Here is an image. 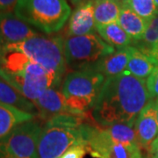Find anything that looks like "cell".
<instances>
[{
  "mask_svg": "<svg viewBox=\"0 0 158 158\" xmlns=\"http://www.w3.org/2000/svg\"><path fill=\"white\" fill-rule=\"evenodd\" d=\"M67 68L62 37L38 34L0 48V78L32 102L61 85Z\"/></svg>",
  "mask_w": 158,
  "mask_h": 158,
  "instance_id": "1",
  "label": "cell"
},
{
  "mask_svg": "<svg viewBox=\"0 0 158 158\" xmlns=\"http://www.w3.org/2000/svg\"><path fill=\"white\" fill-rule=\"evenodd\" d=\"M150 100L146 80L126 70L106 79L90 114L99 127L135 122Z\"/></svg>",
  "mask_w": 158,
  "mask_h": 158,
  "instance_id": "2",
  "label": "cell"
},
{
  "mask_svg": "<svg viewBox=\"0 0 158 158\" xmlns=\"http://www.w3.org/2000/svg\"><path fill=\"white\" fill-rule=\"evenodd\" d=\"M86 119L64 113L47 120L40 135L37 158H59L72 147H87L82 127Z\"/></svg>",
  "mask_w": 158,
  "mask_h": 158,
  "instance_id": "3",
  "label": "cell"
},
{
  "mask_svg": "<svg viewBox=\"0 0 158 158\" xmlns=\"http://www.w3.org/2000/svg\"><path fill=\"white\" fill-rule=\"evenodd\" d=\"M105 81L103 75L90 67L76 69L66 75L61 90L66 98L70 113L87 118Z\"/></svg>",
  "mask_w": 158,
  "mask_h": 158,
  "instance_id": "4",
  "label": "cell"
},
{
  "mask_svg": "<svg viewBox=\"0 0 158 158\" xmlns=\"http://www.w3.org/2000/svg\"><path fill=\"white\" fill-rule=\"evenodd\" d=\"M13 12L29 26L50 34L64 27L71 9L66 0H18Z\"/></svg>",
  "mask_w": 158,
  "mask_h": 158,
  "instance_id": "5",
  "label": "cell"
},
{
  "mask_svg": "<svg viewBox=\"0 0 158 158\" xmlns=\"http://www.w3.org/2000/svg\"><path fill=\"white\" fill-rule=\"evenodd\" d=\"M63 50L68 67L76 69L90 67L103 57L113 54L114 48L108 45L98 34L67 36L63 40Z\"/></svg>",
  "mask_w": 158,
  "mask_h": 158,
  "instance_id": "6",
  "label": "cell"
},
{
  "mask_svg": "<svg viewBox=\"0 0 158 158\" xmlns=\"http://www.w3.org/2000/svg\"><path fill=\"white\" fill-rule=\"evenodd\" d=\"M41 129L34 118L14 127L0 139V158H37Z\"/></svg>",
  "mask_w": 158,
  "mask_h": 158,
  "instance_id": "7",
  "label": "cell"
},
{
  "mask_svg": "<svg viewBox=\"0 0 158 158\" xmlns=\"http://www.w3.org/2000/svg\"><path fill=\"white\" fill-rule=\"evenodd\" d=\"M83 133L87 143L88 153L94 158H143L139 145L122 144L113 139L102 127L83 125Z\"/></svg>",
  "mask_w": 158,
  "mask_h": 158,
  "instance_id": "8",
  "label": "cell"
},
{
  "mask_svg": "<svg viewBox=\"0 0 158 158\" xmlns=\"http://www.w3.org/2000/svg\"><path fill=\"white\" fill-rule=\"evenodd\" d=\"M40 34L12 11H0V48L19 43Z\"/></svg>",
  "mask_w": 158,
  "mask_h": 158,
  "instance_id": "9",
  "label": "cell"
},
{
  "mask_svg": "<svg viewBox=\"0 0 158 158\" xmlns=\"http://www.w3.org/2000/svg\"><path fill=\"white\" fill-rule=\"evenodd\" d=\"M138 143L141 149L148 151L158 136V121L155 99H151L138 114L135 123Z\"/></svg>",
  "mask_w": 158,
  "mask_h": 158,
  "instance_id": "10",
  "label": "cell"
},
{
  "mask_svg": "<svg viewBox=\"0 0 158 158\" xmlns=\"http://www.w3.org/2000/svg\"><path fill=\"white\" fill-rule=\"evenodd\" d=\"M34 104L37 108L38 116L46 121L60 114H72L61 89L50 88L46 90L34 101Z\"/></svg>",
  "mask_w": 158,
  "mask_h": 158,
  "instance_id": "11",
  "label": "cell"
},
{
  "mask_svg": "<svg viewBox=\"0 0 158 158\" xmlns=\"http://www.w3.org/2000/svg\"><path fill=\"white\" fill-rule=\"evenodd\" d=\"M96 23L93 0H87L71 12L69 19L68 36H81L94 33Z\"/></svg>",
  "mask_w": 158,
  "mask_h": 158,
  "instance_id": "12",
  "label": "cell"
},
{
  "mask_svg": "<svg viewBox=\"0 0 158 158\" xmlns=\"http://www.w3.org/2000/svg\"><path fill=\"white\" fill-rule=\"evenodd\" d=\"M131 48L132 46H129L115 50L113 54L103 57L98 62L91 65L90 68L103 75L106 79L123 73L127 68Z\"/></svg>",
  "mask_w": 158,
  "mask_h": 158,
  "instance_id": "13",
  "label": "cell"
},
{
  "mask_svg": "<svg viewBox=\"0 0 158 158\" xmlns=\"http://www.w3.org/2000/svg\"><path fill=\"white\" fill-rule=\"evenodd\" d=\"M118 24L129 35L134 42L141 41L146 32L148 22L126 5H122Z\"/></svg>",
  "mask_w": 158,
  "mask_h": 158,
  "instance_id": "14",
  "label": "cell"
},
{
  "mask_svg": "<svg viewBox=\"0 0 158 158\" xmlns=\"http://www.w3.org/2000/svg\"><path fill=\"white\" fill-rule=\"evenodd\" d=\"M34 114L0 102V139L7 135L19 125L34 118Z\"/></svg>",
  "mask_w": 158,
  "mask_h": 158,
  "instance_id": "15",
  "label": "cell"
},
{
  "mask_svg": "<svg viewBox=\"0 0 158 158\" xmlns=\"http://www.w3.org/2000/svg\"><path fill=\"white\" fill-rule=\"evenodd\" d=\"M0 102L19 109L23 112L34 114V116L38 115V111L34 102L23 96L2 78H0Z\"/></svg>",
  "mask_w": 158,
  "mask_h": 158,
  "instance_id": "16",
  "label": "cell"
},
{
  "mask_svg": "<svg viewBox=\"0 0 158 158\" xmlns=\"http://www.w3.org/2000/svg\"><path fill=\"white\" fill-rule=\"evenodd\" d=\"M96 27L118 22L122 4L118 0H93Z\"/></svg>",
  "mask_w": 158,
  "mask_h": 158,
  "instance_id": "17",
  "label": "cell"
},
{
  "mask_svg": "<svg viewBox=\"0 0 158 158\" xmlns=\"http://www.w3.org/2000/svg\"><path fill=\"white\" fill-rule=\"evenodd\" d=\"M96 32L108 45L116 48L117 49L129 47L134 42L118 22L106 26H98L96 27Z\"/></svg>",
  "mask_w": 158,
  "mask_h": 158,
  "instance_id": "18",
  "label": "cell"
},
{
  "mask_svg": "<svg viewBox=\"0 0 158 158\" xmlns=\"http://www.w3.org/2000/svg\"><path fill=\"white\" fill-rule=\"evenodd\" d=\"M156 66V65L146 54L141 52L135 46H132L129 62L127 68V70L130 74L138 78L146 80L148 77L152 73Z\"/></svg>",
  "mask_w": 158,
  "mask_h": 158,
  "instance_id": "19",
  "label": "cell"
},
{
  "mask_svg": "<svg viewBox=\"0 0 158 158\" xmlns=\"http://www.w3.org/2000/svg\"><path fill=\"white\" fill-rule=\"evenodd\" d=\"M135 123V121L130 123H118L102 127L113 141L122 144L139 145Z\"/></svg>",
  "mask_w": 158,
  "mask_h": 158,
  "instance_id": "20",
  "label": "cell"
},
{
  "mask_svg": "<svg viewBox=\"0 0 158 158\" xmlns=\"http://www.w3.org/2000/svg\"><path fill=\"white\" fill-rule=\"evenodd\" d=\"M158 42V12L147 24L146 32L141 41L135 42V48L146 53Z\"/></svg>",
  "mask_w": 158,
  "mask_h": 158,
  "instance_id": "21",
  "label": "cell"
},
{
  "mask_svg": "<svg viewBox=\"0 0 158 158\" xmlns=\"http://www.w3.org/2000/svg\"><path fill=\"white\" fill-rule=\"evenodd\" d=\"M123 5L128 6L147 22L158 12L155 0H127Z\"/></svg>",
  "mask_w": 158,
  "mask_h": 158,
  "instance_id": "22",
  "label": "cell"
},
{
  "mask_svg": "<svg viewBox=\"0 0 158 158\" xmlns=\"http://www.w3.org/2000/svg\"><path fill=\"white\" fill-rule=\"evenodd\" d=\"M146 85L151 99L158 98V65L146 79Z\"/></svg>",
  "mask_w": 158,
  "mask_h": 158,
  "instance_id": "23",
  "label": "cell"
},
{
  "mask_svg": "<svg viewBox=\"0 0 158 158\" xmlns=\"http://www.w3.org/2000/svg\"><path fill=\"white\" fill-rule=\"evenodd\" d=\"M88 153V148L85 145H78L69 148L59 158H84Z\"/></svg>",
  "mask_w": 158,
  "mask_h": 158,
  "instance_id": "24",
  "label": "cell"
},
{
  "mask_svg": "<svg viewBox=\"0 0 158 158\" xmlns=\"http://www.w3.org/2000/svg\"><path fill=\"white\" fill-rule=\"evenodd\" d=\"M18 0H0V11H11L17 4Z\"/></svg>",
  "mask_w": 158,
  "mask_h": 158,
  "instance_id": "25",
  "label": "cell"
},
{
  "mask_svg": "<svg viewBox=\"0 0 158 158\" xmlns=\"http://www.w3.org/2000/svg\"><path fill=\"white\" fill-rule=\"evenodd\" d=\"M144 54H146L149 57V58L152 60L153 62L157 66L158 65V42L155 46H153L152 48H151L149 50H148L146 53H144Z\"/></svg>",
  "mask_w": 158,
  "mask_h": 158,
  "instance_id": "26",
  "label": "cell"
},
{
  "mask_svg": "<svg viewBox=\"0 0 158 158\" xmlns=\"http://www.w3.org/2000/svg\"><path fill=\"white\" fill-rule=\"evenodd\" d=\"M148 152L150 158H158V136L154 140Z\"/></svg>",
  "mask_w": 158,
  "mask_h": 158,
  "instance_id": "27",
  "label": "cell"
},
{
  "mask_svg": "<svg viewBox=\"0 0 158 158\" xmlns=\"http://www.w3.org/2000/svg\"><path fill=\"white\" fill-rule=\"evenodd\" d=\"M86 1L87 0H70V2L73 4V6H77V7L80 6V5H82V4H84Z\"/></svg>",
  "mask_w": 158,
  "mask_h": 158,
  "instance_id": "28",
  "label": "cell"
},
{
  "mask_svg": "<svg viewBox=\"0 0 158 158\" xmlns=\"http://www.w3.org/2000/svg\"><path fill=\"white\" fill-rule=\"evenodd\" d=\"M156 101V114H157V121H158V98L155 99Z\"/></svg>",
  "mask_w": 158,
  "mask_h": 158,
  "instance_id": "29",
  "label": "cell"
},
{
  "mask_svg": "<svg viewBox=\"0 0 158 158\" xmlns=\"http://www.w3.org/2000/svg\"><path fill=\"white\" fill-rule=\"evenodd\" d=\"M118 2H120V3H121L122 5H123L124 3H126V2H127V0H118Z\"/></svg>",
  "mask_w": 158,
  "mask_h": 158,
  "instance_id": "30",
  "label": "cell"
},
{
  "mask_svg": "<svg viewBox=\"0 0 158 158\" xmlns=\"http://www.w3.org/2000/svg\"><path fill=\"white\" fill-rule=\"evenodd\" d=\"M155 3H156V7H157L158 9V0H155Z\"/></svg>",
  "mask_w": 158,
  "mask_h": 158,
  "instance_id": "31",
  "label": "cell"
},
{
  "mask_svg": "<svg viewBox=\"0 0 158 158\" xmlns=\"http://www.w3.org/2000/svg\"><path fill=\"white\" fill-rule=\"evenodd\" d=\"M143 158H150V156H149V155L148 154L147 156H144V157H143Z\"/></svg>",
  "mask_w": 158,
  "mask_h": 158,
  "instance_id": "32",
  "label": "cell"
}]
</instances>
